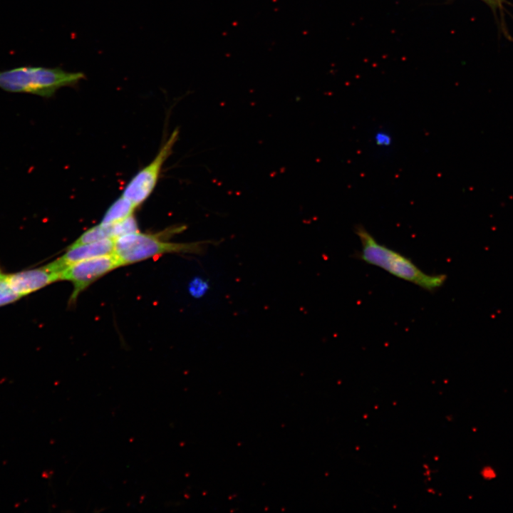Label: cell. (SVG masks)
I'll list each match as a JSON object with an SVG mask.
<instances>
[{"label":"cell","instance_id":"cell-11","mask_svg":"<svg viewBox=\"0 0 513 513\" xmlns=\"http://www.w3.org/2000/svg\"><path fill=\"white\" fill-rule=\"evenodd\" d=\"M208 284L200 278L194 279L189 285L190 293L194 297H200L207 290Z\"/></svg>","mask_w":513,"mask_h":513},{"label":"cell","instance_id":"cell-5","mask_svg":"<svg viewBox=\"0 0 513 513\" xmlns=\"http://www.w3.org/2000/svg\"><path fill=\"white\" fill-rule=\"evenodd\" d=\"M119 266L121 265L113 253L83 260L66 268L60 273L59 280L69 281L73 285L69 304H74L78 295L95 281Z\"/></svg>","mask_w":513,"mask_h":513},{"label":"cell","instance_id":"cell-8","mask_svg":"<svg viewBox=\"0 0 513 513\" xmlns=\"http://www.w3.org/2000/svg\"><path fill=\"white\" fill-rule=\"evenodd\" d=\"M136 207L128 198L121 195L107 209L100 224H113L133 214Z\"/></svg>","mask_w":513,"mask_h":513},{"label":"cell","instance_id":"cell-2","mask_svg":"<svg viewBox=\"0 0 513 513\" xmlns=\"http://www.w3.org/2000/svg\"><path fill=\"white\" fill-rule=\"evenodd\" d=\"M83 78L82 72H70L60 68L20 66L0 71V88L10 93L51 98L58 89L73 86Z\"/></svg>","mask_w":513,"mask_h":513},{"label":"cell","instance_id":"cell-12","mask_svg":"<svg viewBox=\"0 0 513 513\" xmlns=\"http://www.w3.org/2000/svg\"><path fill=\"white\" fill-rule=\"evenodd\" d=\"M391 135L386 131H378L374 136V141L377 146L380 147H388L392 144Z\"/></svg>","mask_w":513,"mask_h":513},{"label":"cell","instance_id":"cell-4","mask_svg":"<svg viewBox=\"0 0 513 513\" xmlns=\"http://www.w3.org/2000/svg\"><path fill=\"white\" fill-rule=\"evenodd\" d=\"M177 137L178 131L174 130L155 158L138 172L125 187L122 195L130 200L136 207L143 203L154 190L162 167L170 155Z\"/></svg>","mask_w":513,"mask_h":513},{"label":"cell","instance_id":"cell-10","mask_svg":"<svg viewBox=\"0 0 513 513\" xmlns=\"http://www.w3.org/2000/svg\"><path fill=\"white\" fill-rule=\"evenodd\" d=\"M21 298L10 286L5 272L0 264V307L13 304Z\"/></svg>","mask_w":513,"mask_h":513},{"label":"cell","instance_id":"cell-7","mask_svg":"<svg viewBox=\"0 0 513 513\" xmlns=\"http://www.w3.org/2000/svg\"><path fill=\"white\" fill-rule=\"evenodd\" d=\"M114 245V239H105L76 247H68L61 256L48 263L47 266L59 275L63 270L75 263L113 254Z\"/></svg>","mask_w":513,"mask_h":513},{"label":"cell","instance_id":"cell-1","mask_svg":"<svg viewBox=\"0 0 513 513\" xmlns=\"http://www.w3.org/2000/svg\"><path fill=\"white\" fill-rule=\"evenodd\" d=\"M354 232L361 245L358 255L361 260L428 291H435L445 284V274L423 271L410 258L378 242L363 226L356 225Z\"/></svg>","mask_w":513,"mask_h":513},{"label":"cell","instance_id":"cell-13","mask_svg":"<svg viewBox=\"0 0 513 513\" xmlns=\"http://www.w3.org/2000/svg\"><path fill=\"white\" fill-rule=\"evenodd\" d=\"M488 4L493 10L501 8L503 0H482Z\"/></svg>","mask_w":513,"mask_h":513},{"label":"cell","instance_id":"cell-3","mask_svg":"<svg viewBox=\"0 0 513 513\" xmlns=\"http://www.w3.org/2000/svg\"><path fill=\"white\" fill-rule=\"evenodd\" d=\"M184 227L167 229L162 233L144 234L136 232L115 239L113 254L121 266L167 253L200 254L206 242L191 243L170 242L165 239L181 232Z\"/></svg>","mask_w":513,"mask_h":513},{"label":"cell","instance_id":"cell-6","mask_svg":"<svg viewBox=\"0 0 513 513\" xmlns=\"http://www.w3.org/2000/svg\"><path fill=\"white\" fill-rule=\"evenodd\" d=\"M6 279L14 291L22 298L58 281L59 275L46 264L6 273Z\"/></svg>","mask_w":513,"mask_h":513},{"label":"cell","instance_id":"cell-9","mask_svg":"<svg viewBox=\"0 0 513 513\" xmlns=\"http://www.w3.org/2000/svg\"><path fill=\"white\" fill-rule=\"evenodd\" d=\"M105 239H115L113 225H104L100 223L99 224L87 229L68 247H76Z\"/></svg>","mask_w":513,"mask_h":513}]
</instances>
